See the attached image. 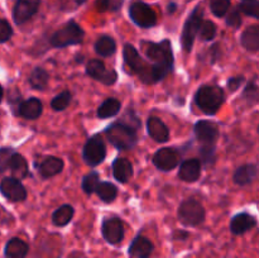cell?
<instances>
[{
  "mask_svg": "<svg viewBox=\"0 0 259 258\" xmlns=\"http://www.w3.org/2000/svg\"><path fill=\"white\" fill-rule=\"evenodd\" d=\"M142 50L152 62V82L163 80L174 68V52L168 39L159 43L142 42Z\"/></svg>",
  "mask_w": 259,
  "mask_h": 258,
  "instance_id": "6da1fadb",
  "label": "cell"
},
{
  "mask_svg": "<svg viewBox=\"0 0 259 258\" xmlns=\"http://www.w3.org/2000/svg\"><path fill=\"white\" fill-rule=\"evenodd\" d=\"M195 136L200 142V154L201 159L206 166L211 164L215 161V148L217 141L219 138V128L217 124L207 120H200L195 124Z\"/></svg>",
  "mask_w": 259,
  "mask_h": 258,
  "instance_id": "7a4b0ae2",
  "label": "cell"
},
{
  "mask_svg": "<svg viewBox=\"0 0 259 258\" xmlns=\"http://www.w3.org/2000/svg\"><path fill=\"white\" fill-rule=\"evenodd\" d=\"M105 133L108 136L109 142L115 148L120 149V151H128V149L134 148L137 142H138L137 129L128 125L124 121H118V123L110 124L106 128Z\"/></svg>",
  "mask_w": 259,
  "mask_h": 258,
  "instance_id": "3957f363",
  "label": "cell"
},
{
  "mask_svg": "<svg viewBox=\"0 0 259 258\" xmlns=\"http://www.w3.org/2000/svg\"><path fill=\"white\" fill-rule=\"evenodd\" d=\"M225 94L220 86L204 85L195 94V101L197 106L207 115H214L222 108Z\"/></svg>",
  "mask_w": 259,
  "mask_h": 258,
  "instance_id": "277c9868",
  "label": "cell"
},
{
  "mask_svg": "<svg viewBox=\"0 0 259 258\" xmlns=\"http://www.w3.org/2000/svg\"><path fill=\"white\" fill-rule=\"evenodd\" d=\"M83 35H85V32L82 30V28L77 23L71 20L67 24L63 25L61 29L53 33L50 42L52 47L63 48L67 47V46L80 45L83 40Z\"/></svg>",
  "mask_w": 259,
  "mask_h": 258,
  "instance_id": "5b68a950",
  "label": "cell"
},
{
  "mask_svg": "<svg viewBox=\"0 0 259 258\" xmlns=\"http://www.w3.org/2000/svg\"><path fill=\"white\" fill-rule=\"evenodd\" d=\"M123 58L124 62L132 68L133 72H136L141 77L143 82L153 83L152 82V65H148V62H146L141 57L134 46L129 45V43L124 45Z\"/></svg>",
  "mask_w": 259,
  "mask_h": 258,
  "instance_id": "8992f818",
  "label": "cell"
},
{
  "mask_svg": "<svg viewBox=\"0 0 259 258\" xmlns=\"http://www.w3.org/2000/svg\"><path fill=\"white\" fill-rule=\"evenodd\" d=\"M179 220L187 227H197L205 220V209L197 200L187 199L179 207Z\"/></svg>",
  "mask_w": 259,
  "mask_h": 258,
  "instance_id": "52a82bcc",
  "label": "cell"
},
{
  "mask_svg": "<svg viewBox=\"0 0 259 258\" xmlns=\"http://www.w3.org/2000/svg\"><path fill=\"white\" fill-rule=\"evenodd\" d=\"M202 15H204V13H202L201 8L196 7L194 9V12L190 14V17L187 18L186 23H185L181 35L182 47H184L185 52H191L195 38H196L200 29V25L202 23Z\"/></svg>",
  "mask_w": 259,
  "mask_h": 258,
  "instance_id": "ba28073f",
  "label": "cell"
},
{
  "mask_svg": "<svg viewBox=\"0 0 259 258\" xmlns=\"http://www.w3.org/2000/svg\"><path fill=\"white\" fill-rule=\"evenodd\" d=\"M129 17L138 27L151 28L157 23V15L154 10L146 3L136 0L129 7Z\"/></svg>",
  "mask_w": 259,
  "mask_h": 258,
  "instance_id": "9c48e42d",
  "label": "cell"
},
{
  "mask_svg": "<svg viewBox=\"0 0 259 258\" xmlns=\"http://www.w3.org/2000/svg\"><path fill=\"white\" fill-rule=\"evenodd\" d=\"M82 156L86 163L91 167L98 166L105 159L106 147L101 137L95 136L88 139V142L83 146Z\"/></svg>",
  "mask_w": 259,
  "mask_h": 258,
  "instance_id": "30bf717a",
  "label": "cell"
},
{
  "mask_svg": "<svg viewBox=\"0 0 259 258\" xmlns=\"http://www.w3.org/2000/svg\"><path fill=\"white\" fill-rule=\"evenodd\" d=\"M86 73L94 80L100 81L104 85H113L118 78V73L113 68H106L103 61L90 60L86 65Z\"/></svg>",
  "mask_w": 259,
  "mask_h": 258,
  "instance_id": "8fae6325",
  "label": "cell"
},
{
  "mask_svg": "<svg viewBox=\"0 0 259 258\" xmlns=\"http://www.w3.org/2000/svg\"><path fill=\"white\" fill-rule=\"evenodd\" d=\"M0 192L9 201L18 202L27 199V190L22 181L15 177H4L0 182Z\"/></svg>",
  "mask_w": 259,
  "mask_h": 258,
  "instance_id": "7c38bea8",
  "label": "cell"
},
{
  "mask_svg": "<svg viewBox=\"0 0 259 258\" xmlns=\"http://www.w3.org/2000/svg\"><path fill=\"white\" fill-rule=\"evenodd\" d=\"M40 0H17L13 9V19L15 24L22 25L38 12Z\"/></svg>",
  "mask_w": 259,
  "mask_h": 258,
  "instance_id": "4fadbf2b",
  "label": "cell"
},
{
  "mask_svg": "<svg viewBox=\"0 0 259 258\" xmlns=\"http://www.w3.org/2000/svg\"><path fill=\"white\" fill-rule=\"evenodd\" d=\"M180 153L175 148L164 147L158 149L153 156V164L161 171H171L179 166Z\"/></svg>",
  "mask_w": 259,
  "mask_h": 258,
  "instance_id": "5bb4252c",
  "label": "cell"
},
{
  "mask_svg": "<svg viewBox=\"0 0 259 258\" xmlns=\"http://www.w3.org/2000/svg\"><path fill=\"white\" fill-rule=\"evenodd\" d=\"M104 239L110 244H119L124 239V225L119 218H108L101 227Z\"/></svg>",
  "mask_w": 259,
  "mask_h": 258,
  "instance_id": "9a60e30c",
  "label": "cell"
},
{
  "mask_svg": "<svg viewBox=\"0 0 259 258\" xmlns=\"http://www.w3.org/2000/svg\"><path fill=\"white\" fill-rule=\"evenodd\" d=\"M200 175H201V161H200V159H185V161L180 164L179 177L182 181L195 182L200 179Z\"/></svg>",
  "mask_w": 259,
  "mask_h": 258,
  "instance_id": "2e32d148",
  "label": "cell"
},
{
  "mask_svg": "<svg viewBox=\"0 0 259 258\" xmlns=\"http://www.w3.org/2000/svg\"><path fill=\"white\" fill-rule=\"evenodd\" d=\"M153 244L148 238L143 235H138L133 239V242L129 245L128 253L131 257L134 258H149L153 253Z\"/></svg>",
  "mask_w": 259,
  "mask_h": 258,
  "instance_id": "e0dca14e",
  "label": "cell"
},
{
  "mask_svg": "<svg viewBox=\"0 0 259 258\" xmlns=\"http://www.w3.org/2000/svg\"><path fill=\"white\" fill-rule=\"evenodd\" d=\"M255 225H257V220L253 215L248 214V212H239L230 222V230L233 234L242 235L253 229Z\"/></svg>",
  "mask_w": 259,
  "mask_h": 258,
  "instance_id": "ac0fdd59",
  "label": "cell"
},
{
  "mask_svg": "<svg viewBox=\"0 0 259 258\" xmlns=\"http://www.w3.org/2000/svg\"><path fill=\"white\" fill-rule=\"evenodd\" d=\"M147 131L151 136L152 139H154L158 143H164L169 139V129L163 121L156 116H151L147 120Z\"/></svg>",
  "mask_w": 259,
  "mask_h": 258,
  "instance_id": "d6986e66",
  "label": "cell"
},
{
  "mask_svg": "<svg viewBox=\"0 0 259 258\" xmlns=\"http://www.w3.org/2000/svg\"><path fill=\"white\" fill-rule=\"evenodd\" d=\"M42 110L43 105L39 99L37 98L27 99V100L20 103L19 106H18V114L23 116V118L29 119V120H34V119L39 118Z\"/></svg>",
  "mask_w": 259,
  "mask_h": 258,
  "instance_id": "ffe728a7",
  "label": "cell"
},
{
  "mask_svg": "<svg viewBox=\"0 0 259 258\" xmlns=\"http://www.w3.org/2000/svg\"><path fill=\"white\" fill-rule=\"evenodd\" d=\"M114 179L120 184H126L133 176V166L126 158H115L113 162Z\"/></svg>",
  "mask_w": 259,
  "mask_h": 258,
  "instance_id": "44dd1931",
  "label": "cell"
},
{
  "mask_svg": "<svg viewBox=\"0 0 259 258\" xmlns=\"http://www.w3.org/2000/svg\"><path fill=\"white\" fill-rule=\"evenodd\" d=\"M258 176V167L254 163H247L238 167L234 172V182L240 186L250 184Z\"/></svg>",
  "mask_w": 259,
  "mask_h": 258,
  "instance_id": "7402d4cb",
  "label": "cell"
},
{
  "mask_svg": "<svg viewBox=\"0 0 259 258\" xmlns=\"http://www.w3.org/2000/svg\"><path fill=\"white\" fill-rule=\"evenodd\" d=\"M39 174L42 175V177L48 179V177H53L56 175L60 174L63 169V161L58 157L55 156H48L46 157L42 161V163L39 164Z\"/></svg>",
  "mask_w": 259,
  "mask_h": 258,
  "instance_id": "603a6c76",
  "label": "cell"
},
{
  "mask_svg": "<svg viewBox=\"0 0 259 258\" xmlns=\"http://www.w3.org/2000/svg\"><path fill=\"white\" fill-rule=\"evenodd\" d=\"M28 250H29V247L27 243L19 238H12L8 240L4 248V253L8 258H25Z\"/></svg>",
  "mask_w": 259,
  "mask_h": 258,
  "instance_id": "cb8c5ba5",
  "label": "cell"
},
{
  "mask_svg": "<svg viewBox=\"0 0 259 258\" xmlns=\"http://www.w3.org/2000/svg\"><path fill=\"white\" fill-rule=\"evenodd\" d=\"M240 42L245 50L250 52H257L259 50V27L258 25H250L243 32L240 37Z\"/></svg>",
  "mask_w": 259,
  "mask_h": 258,
  "instance_id": "d4e9b609",
  "label": "cell"
},
{
  "mask_svg": "<svg viewBox=\"0 0 259 258\" xmlns=\"http://www.w3.org/2000/svg\"><path fill=\"white\" fill-rule=\"evenodd\" d=\"M9 169L12 171L13 177L18 180H23L28 176V163L27 159L22 154L14 152L9 162Z\"/></svg>",
  "mask_w": 259,
  "mask_h": 258,
  "instance_id": "484cf974",
  "label": "cell"
},
{
  "mask_svg": "<svg viewBox=\"0 0 259 258\" xmlns=\"http://www.w3.org/2000/svg\"><path fill=\"white\" fill-rule=\"evenodd\" d=\"M73 214H75V210H73L71 205H61L52 214L53 224L57 225V227H65V225H67L72 220Z\"/></svg>",
  "mask_w": 259,
  "mask_h": 258,
  "instance_id": "4316f807",
  "label": "cell"
},
{
  "mask_svg": "<svg viewBox=\"0 0 259 258\" xmlns=\"http://www.w3.org/2000/svg\"><path fill=\"white\" fill-rule=\"evenodd\" d=\"M121 104L118 99L115 98H109L99 106L98 109V116L100 119H106L111 118V116H115L116 114L120 111Z\"/></svg>",
  "mask_w": 259,
  "mask_h": 258,
  "instance_id": "83f0119b",
  "label": "cell"
},
{
  "mask_svg": "<svg viewBox=\"0 0 259 258\" xmlns=\"http://www.w3.org/2000/svg\"><path fill=\"white\" fill-rule=\"evenodd\" d=\"M116 51V43L109 35H103L95 42V52L103 57H109Z\"/></svg>",
  "mask_w": 259,
  "mask_h": 258,
  "instance_id": "f1b7e54d",
  "label": "cell"
},
{
  "mask_svg": "<svg viewBox=\"0 0 259 258\" xmlns=\"http://www.w3.org/2000/svg\"><path fill=\"white\" fill-rule=\"evenodd\" d=\"M48 75L47 71L42 67H35L29 76V83L34 90H45L48 85Z\"/></svg>",
  "mask_w": 259,
  "mask_h": 258,
  "instance_id": "f546056e",
  "label": "cell"
},
{
  "mask_svg": "<svg viewBox=\"0 0 259 258\" xmlns=\"http://www.w3.org/2000/svg\"><path fill=\"white\" fill-rule=\"evenodd\" d=\"M95 192L104 202H113L118 195V189L111 182H100L96 187Z\"/></svg>",
  "mask_w": 259,
  "mask_h": 258,
  "instance_id": "4dcf8cb0",
  "label": "cell"
},
{
  "mask_svg": "<svg viewBox=\"0 0 259 258\" xmlns=\"http://www.w3.org/2000/svg\"><path fill=\"white\" fill-rule=\"evenodd\" d=\"M100 184V175L96 171L90 172V174L85 175L82 179V190L88 195H91L93 192H95L96 187Z\"/></svg>",
  "mask_w": 259,
  "mask_h": 258,
  "instance_id": "1f68e13d",
  "label": "cell"
},
{
  "mask_svg": "<svg viewBox=\"0 0 259 258\" xmlns=\"http://www.w3.org/2000/svg\"><path fill=\"white\" fill-rule=\"evenodd\" d=\"M199 35L205 42L212 40L215 38V35H217V25L211 20H202L199 29Z\"/></svg>",
  "mask_w": 259,
  "mask_h": 258,
  "instance_id": "d6a6232c",
  "label": "cell"
},
{
  "mask_svg": "<svg viewBox=\"0 0 259 258\" xmlns=\"http://www.w3.org/2000/svg\"><path fill=\"white\" fill-rule=\"evenodd\" d=\"M71 103V93L70 91H62L61 94H58L57 96L52 99L51 101V106H52L53 110L56 111H62L70 105Z\"/></svg>",
  "mask_w": 259,
  "mask_h": 258,
  "instance_id": "836d02e7",
  "label": "cell"
},
{
  "mask_svg": "<svg viewBox=\"0 0 259 258\" xmlns=\"http://www.w3.org/2000/svg\"><path fill=\"white\" fill-rule=\"evenodd\" d=\"M230 8V0H210V9L215 17H224Z\"/></svg>",
  "mask_w": 259,
  "mask_h": 258,
  "instance_id": "e575fe53",
  "label": "cell"
},
{
  "mask_svg": "<svg viewBox=\"0 0 259 258\" xmlns=\"http://www.w3.org/2000/svg\"><path fill=\"white\" fill-rule=\"evenodd\" d=\"M238 8H239V10H242L244 14L258 19V17H259V2L258 0H244V3H242V4H240Z\"/></svg>",
  "mask_w": 259,
  "mask_h": 258,
  "instance_id": "d590c367",
  "label": "cell"
},
{
  "mask_svg": "<svg viewBox=\"0 0 259 258\" xmlns=\"http://www.w3.org/2000/svg\"><path fill=\"white\" fill-rule=\"evenodd\" d=\"M124 0H98L96 2V7L100 12H105V10H110V12H116L121 8Z\"/></svg>",
  "mask_w": 259,
  "mask_h": 258,
  "instance_id": "8d00e7d4",
  "label": "cell"
},
{
  "mask_svg": "<svg viewBox=\"0 0 259 258\" xmlns=\"http://www.w3.org/2000/svg\"><path fill=\"white\" fill-rule=\"evenodd\" d=\"M243 98L252 104L257 103L258 101V86H257V83H255V81H250V82L245 86L244 91H243Z\"/></svg>",
  "mask_w": 259,
  "mask_h": 258,
  "instance_id": "74e56055",
  "label": "cell"
},
{
  "mask_svg": "<svg viewBox=\"0 0 259 258\" xmlns=\"http://www.w3.org/2000/svg\"><path fill=\"white\" fill-rule=\"evenodd\" d=\"M227 24L232 28H239L242 25V15L239 8H233L227 17Z\"/></svg>",
  "mask_w": 259,
  "mask_h": 258,
  "instance_id": "f35d334b",
  "label": "cell"
},
{
  "mask_svg": "<svg viewBox=\"0 0 259 258\" xmlns=\"http://www.w3.org/2000/svg\"><path fill=\"white\" fill-rule=\"evenodd\" d=\"M13 28L9 22L5 19H0V43H5L12 38Z\"/></svg>",
  "mask_w": 259,
  "mask_h": 258,
  "instance_id": "ab89813d",
  "label": "cell"
},
{
  "mask_svg": "<svg viewBox=\"0 0 259 258\" xmlns=\"http://www.w3.org/2000/svg\"><path fill=\"white\" fill-rule=\"evenodd\" d=\"M13 153L14 151L12 148H0V172H4L9 168V162Z\"/></svg>",
  "mask_w": 259,
  "mask_h": 258,
  "instance_id": "60d3db41",
  "label": "cell"
},
{
  "mask_svg": "<svg viewBox=\"0 0 259 258\" xmlns=\"http://www.w3.org/2000/svg\"><path fill=\"white\" fill-rule=\"evenodd\" d=\"M243 82H244V77L243 76H235V77H232L228 80V89L232 93H234V91H237L240 88V85Z\"/></svg>",
  "mask_w": 259,
  "mask_h": 258,
  "instance_id": "b9f144b4",
  "label": "cell"
},
{
  "mask_svg": "<svg viewBox=\"0 0 259 258\" xmlns=\"http://www.w3.org/2000/svg\"><path fill=\"white\" fill-rule=\"evenodd\" d=\"M174 238L175 239H179V240H185L186 238H189V233L181 232V230H176V232L174 233Z\"/></svg>",
  "mask_w": 259,
  "mask_h": 258,
  "instance_id": "7bdbcfd3",
  "label": "cell"
},
{
  "mask_svg": "<svg viewBox=\"0 0 259 258\" xmlns=\"http://www.w3.org/2000/svg\"><path fill=\"white\" fill-rule=\"evenodd\" d=\"M167 10H168L169 14L175 13V10H176V4H175V3H171V4L168 5V8H167Z\"/></svg>",
  "mask_w": 259,
  "mask_h": 258,
  "instance_id": "ee69618b",
  "label": "cell"
},
{
  "mask_svg": "<svg viewBox=\"0 0 259 258\" xmlns=\"http://www.w3.org/2000/svg\"><path fill=\"white\" fill-rule=\"evenodd\" d=\"M3 96H4V90H3L2 85H0V103H2V100H3Z\"/></svg>",
  "mask_w": 259,
  "mask_h": 258,
  "instance_id": "f6af8a7d",
  "label": "cell"
},
{
  "mask_svg": "<svg viewBox=\"0 0 259 258\" xmlns=\"http://www.w3.org/2000/svg\"><path fill=\"white\" fill-rule=\"evenodd\" d=\"M75 2H76V4L81 5V4H83V3H85L86 0H75Z\"/></svg>",
  "mask_w": 259,
  "mask_h": 258,
  "instance_id": "bcb514c9",
  "label": "cell"
}]
</instances>
